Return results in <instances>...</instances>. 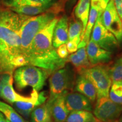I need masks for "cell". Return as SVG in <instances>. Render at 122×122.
Segmentation results:
<instances>
[{
  "label": "cell",
  "mask_w": 122,
  "mask_h": 122,
  "mask_svg": "<svg viewBox=\"0 0 122 122\" xmlns=\"http://www.w3.org/2000/svg\"><path fill=\"white\" fill-rule=\"evenodd\" d=\"M91 0H79L75 9V15L83 24V30L81 34V39L84 35L85 28L88 23L90 11Z\"/></svg>",
  "instance_id": "d6986e66"
},
{
  "label": "cell",
  "mask_w": 122,
  "mask_h": 122,
  "mask_svg": "<svg viewBox=\"0 0 122 122\" xmlns=\"http://www.w3.org/2000/svg\"><path fill=\"white\" fill-rule=\"evenodd\" d=\"M81 41V36L75 37L72 40L68 41L66 44L67 49L68 53L72 54L78 50V45Z\"/></svg>",
  "instance_id": "83f0119b"
},
{
  "label": "cell",
  "mask_w": 122,
  "mask_h": 122,
  "mask_svg": "<svg viewBox=\"0 0 122 122\" xmlns=\"http://www.w3.org/2000/svg\"><path fill=\"white\" fill-rule=\"evenodd\" d=\"M99 15L98 11L94 7L91 6L90 8V11L88 17V23L86 24V28H85V33L83 37L81 39V41L78 45V49L82 48V47H85L87 45L89 41L90 36L92 30H93V26L95 24V22L98 18Z\"/></svg>",
  "instance_id": "44dd1931"
},
{
  "label": "cell",
  "mask_w": 122,
  "mask_h": 122,
  "mask_svg": "<svg viewBox=\"0 0 122 122\" xmlns=\"http://www.w3.org/2000/svg\"><path fill=\"white\" fill-rule=\"evenodd\" d=\"M58 20L55 18L35 36L27 57L28 65L42 68L49 75L64 67L67 62V58L59 57L53 46V32Z\"/></svg>",
  "instance_id": "7a4b0ae2"
},
{
  "label": "cell",
  "mask_w": 122,
  "mask_h": 122,
  "mask_svg": "<svg viewBox=\"0 0 122 122\" xmlns=\"http://www.w3.org/2000/svg\"><path fill=\"white\" fill-rule=\"evenodd\" d=\"M100 16H98L93 28L91 39L101 48L112 52L118 48L119 42L115 36L103 26Z\"/></svg>",
  "instance_id": "30bf717a"
},
{
  "label": "cell",
  "mask_w": 122,
  "mask_h": 122,
  "mask_svg": "<svg viewBox=\"0 0 122 122\" xmlns=\"http://www.w3.org/2000/svg\"><path fill=\"white\" fill-rule=\"evenodd\" d=\"M103 1H104L105 2H106L107 4H108V3H109V2L110 1V0H102Z\"/></svg>",
  "instance_id": "836d02e7"
},
{
  "label": "cell",
  "mask_w": 122,
  "mask_h": 122,
  "mask_svg": "<svg viewBox=\"0 0 122 122\" xmlns=\"http://www.w3.org/2000/svg\"><path fill=\"white\" fill-rule=\"evenodd\" d=\"M47 96L45 92L39 93V98L33 102H16L13 103L15 110L25 118H28L32 111L46 102Z\"/></svg>",
  "instance_id": "2e32d148"
},
{
  "label": "cell",
  "mask_w": 122,
  "mask_h": 122,
  "mask_svg": "<svg viewBox=\"0 0 122 122\" xmlns=\"http://www.w3.org/2000/svg\"><path fill=\"white\" fill-rule=\"evenodd\" d=\"M109 98L114 102L122 105V81L112 82Z\"/></svg>",
  "instance_id": "d4e9b609"
},
{
  "label": "cell",
  "mask_w": 122,
  "mask_h": 122,
  "mask_svg": "<svg viewBox=\"0 0 122 122\" xmlns=\"http://www.w3.org/2000/svg\"><path fill=\"white\" fill-rule=\"evenodd\" d=\"M93 114L101 122H117L122 114V105L114 102L109 97L97 98Z\"/></svg>",
  "instance_id": "ba28073f"
},
{
  "label": "cell",
  "mask_w": 122,
  "mask_h": 122,
  "mask_svg": "<svg viewBox=\"0 0 122 122\" xmlns=\"http://www.w3.org/2000/svg\"><path fill=\"white\" fill-rule=\"evenodd\" d=\"M114 2L116 10L122 22V0H114Z\"/></svg>",
  "instance_id": "4dcf8cb0"
},
{
  "label": "cell",
  "mask_w": 122,
  "mask_h": 122,
  "mask_svg": "<svg viewBox=\"0 0 122 122\" xmlns=\"http://www.w3.org/2000/svg\"><path fill=\"white\" fill-rule=\"evenodd\" d=\"M27 18L10 9H0V74L14 73L16 68L28 65L22 53L20 33Z\"/></svg>",
  "instance_id": "6da1fadb"
},
{
  "label": "cell",
  "mask_w": 122,
  "mask_h": 122,
  "mask_svg": "<svg viewBox=\"0 0 122 122\" xmlns=\"http://www.w3.org/2000/svg\"><path fill=\"white\" fill-rule=\"evenodd\" d=\"M108 72L112 82L122 81V58H118L110 68H108Z\"/></svg>",
  "instance_id": "484cf974"
},
{
  "label": "cell",
  "mask_w": 122,
  "mask_h": 122,
  "mask_svg": "<svg viewBox=\"0 0 122 122\" xmlns=\"http://www.w3.org/2000/svg\"><path fill=\"white\" fill-rule=\"evenodd\" d=\"M55 17L56 14L50 11L35 16L28 17L23 23L20 30L21 48L23 54L27 59L35 36Z\"/></svg>",
  "instance_id": "3957f363"
},
{
  "label": "cell",
  "mask_w": 122,
  "mask_h": 122,
  "mask_svg": "<svg viewBox=\"0 0 122 122\" xmlns=\"http://www.w3.org/2000/svg\"><path fill=\"white\" fill-rule=\"evenodd\" d=\"M67 61L71 62L79 73L82 70L86 69L92 66L88 60L86 48L85 47L78 49V50L75 53L71 54L69 57L67 58Z\"/></svg>",
  "instance_id": "e0dca14e"
},
{
  "label": "cell",
  "mask_w": 122,
  "mask_h": 122,
  "mask_svg": "<svg viewBox=\"0 0 122 122\" xmlns=\"http://www.w3.org/2000/svg\"><path fill=\"white\" fill-rule=\"evenodd\" d=\"M68 93L59 96L50 105L46 103L49 107L51 118L54 122H65L70 112L65 104V96Z\"/></svg>",
  "instance_id": "4fadbf2b"
},
{
  "label": "cell",
  "mask_w": 122,
  "mask_h": 122,
  "mask_svg": "<svg viewBox=\"0 0 122 122\" xmlns=\"http://www.w3.org/2000/svg\"><path fill=\"white\" fill-rule=\"evenodd\" d=\"M100 18L103 26L115 36L118 42H122V22L115 9L114 0H110Z\"/></svg>",
  "instance_id": "9c48e42d"
},
{
  "label": "cell",
  "mask_w": 122,
  "mask_h": 122,
  "mask_svg": "<svg viewBox=\"0 0 122 122\" xmlns=\"http://www.w3.org/2000/svg\"><path fill=\"white\" fill-rule=\"evenodd\" d=\"M65 104L70 112L77 110L92 111V103L87 97L78 92L68 93L65 96Z\"/></svg>",
  "instance_id": "7c38bea8"
},
{
  "label": "cell",
  "mask_w": 122,
  "mask_h": 122,
  "mask_svg": "<svg viewBox=\"0 0 122 122\" xmlns=\"http://www.w3.org/2000/svg\"><path fill=\"white\" fill-rule=\"evenodd\" d=\"M6 122H10L9 121V120L8 119H6Z\"/></svg>",
  "instance_id": "e575fe53"
},
{
  "label": "cell",
  "mask_w": 122,
  "mask_h": 122,
  "mask_svg": "<svg viewBox=\"0 0 122 122\" xmlns=\"http://www.w3.org/2000/svg\"><path fill=\"white\" fill-rule=\"evenodd\" d=\"M117 122H122V114H121V115L120 116V117L119 118Z\"/></svg>",
  "instance_id": "d6a6232c"
},
{
  "label": "cell",
  "mask_w": 122,
  "mask_h": 122,
  "mask_svg": "<svg viewBox=\"0 0 122 122\" xmlns=\"http://www.w3.org/2000/svg\"><path fill=\"white\" fill-rule=\"evenodd\" d=\"M0 122H6V118H5L3 114L0 112Z\"/></svg>",
  "instance_id": "1f68e13d"
},
{
  "label": "cell",
  "mask_w": 122,
  "mask_h": 122,
  "mask_svg": "<svg viewBox=\"0 0 122 122\" xmlns=\"http://www.w3.org/2000/svg\"><path fill=\"white\" fill-rule=\"evenodd\" d=\"M75 91L86 97L93 103L97 99V92L94 85L83 74H79L75 83Z\"/></svg>",
  "instance_id": "9a60e30c"
},
{
  "label": "cell",
  "mask_w": 122,
  "mask_h": 122,
  "mask_svg": "<svg viewBox=\"0 0 122 122\" xmlns=\"http://www.w3.org/2000/svg\"><path fill=\"white\" fill-rule=\"evenodd\" d=\"M68 20L64 15L58 20L55 26L53 37V46L55 49L68 41Z\"/></svg>",
  "instance_id": "5bb4252c"
},
{
  "label": "cell",
  "mask_w": 122,
  "mask_h": 122,
  "mask_svg": "<svg viewBox=\"0 0 122 122\" xmlns=\"http://www.w3.org/2000/svg\"><path fill=\"white\" fill-rule=\"evenodd\" d=\"M79 74L84 75L93 84L97 92V98L109 97L112 81L107 67L100 65H96L82 70Z\"/></svg>",
  "instance_id": "8992f818"
},
{
  "label": "cell",
  "mask_w": 122,
  "mask_h": 122,
  "mask_svg": "<svg viewBox=\"0 0 122 122\" xmlns=\"http://www.w3.org/2000/svg\"><path fill=\"white\" fill-rule=\"evenodd\" d=\"M83 30V24L77 18L72 16L69 23L68 41L72 40L75 37L81 36Z\"/></svg>",
  "instance_id": "4316f807"
},
{
  "label": "cell",
  "mask_w": 122,
  "mask_h": 122,
  "mask_svg": "<svg viewBox=\"0 0 122 122\" xmlns=\"http://www.w3.org/2000/svg\"><path fill=\"white\" fill-rule=\"evenodd\" d=\"M15 13L25 16H35L45 13L49 9L44 7L33 6H19L9 8Z\"/></svg>",
  "instance_id": "603a6c76"
},
{
  "label": "cell",
  "mask_w": 122,
  "mask_h": 122,
  "mask_svg": "<svg viewBox=\"0 0 122 122\" xmlns=\"http://www.w3.org/2000/svg\"><path fill=\"white\" fill-rule=\"evenodd\" d=\"M57 1V0H4V3L9 8L26 5L44 7L50 9Z\"/></svg>",
  "instance_id": "ac0fdd59"
},
{
  "label": "cell",
  "mask_w": 122,
  "mask_h": 122,
  "mask_svg": "<svg viewBox=\"0 0 122 122\" xmlns=\"http://www.w3.org/2000/svg\"><path fill=\"white\" fill-rule=\"evenodd\" d=\"M86 51L92 66L107 63L112 58V52L101 48L92 39L87 44Z\"/></svg>",
  "instance_id": "8fae6325"
},
{
  "label": "cell",
  "mask_w": 122,
  "mask_h": 122,
  "mask_svg": "<svg viewBox=\"0 0 122 122\" xmlns=\"http://www.w3.org/2000/svg\"><path fill=\"white\" fill-rule=\"evenodd\" d=\"M30 122H52L50 108L46 103L37 107L32 111Z\"/></svg>",
  "instance_id": "ffe728a7"
},
{
  "label": "cell",
  "mask_w": 122,
  "mask_h": 122,
  "mask_svg": "<svg viewBox=\"0 0 122 122\" xmlns=\"http://www.w3.org/2000/svg\"><path fill=\"white\" fill-rule=\"evenodd\" d=\"M91 111L77 110L71 111L66 122H100Z\"/></svg>",
  "instance_id": "7402d4cb"
},
{
  "label": "cell",
  "mask_w": 122,
  "mask_h": 122,
  "mask_svg": "<svg viewBox=\"0 0 122 122\" xmlns=\"http://www.w3.org/2000/svg\"><path fill=\"white\" fill-rule=\"evenodd\" d=\"M49 97L46 103L50 105L59 96L75 86L74 72L68 67L60 68L50 75L49 78Z\"/></svg>",
  "instance_id": "5b68a950"
},
{
  "label": "cell",
  "mask_w": 122,
  "mask_h": 122,
  "mask_svg": "<svg viewBox=\"0 0 122 122\" xmlns=\"http://www.w3.org/2000/svg\"><path fill=\"white\" fill-rule=\"evenodd\" d=\"M49 75L48 72L42 68L26 65L16 68L14 71L13 78L18 89L30 87L39 92L43 88Z\"/></svg>",
  "instance_id": "277c9868"
},
{
  "label": "cell",
  "mask_w": 122,
  "mask_h": 122,
  "mask_svg": "<svg viewBox=\"0 0 122 122\" xmlns=\"http://www.w3.org/2000/svg\"><path fill=\"white\" fill-rule=\"evenodd\" d=\"M13 73L0 74V98L11 103L16 102H33L39 98V92L35 90H33L30 97L17 93L13 88Z\"/></svg>",
  "instance_id": "52a82bcc"
},
{
  "label": "cell",
  "mask_w": 122,
  "mask_h": 122,
  "mask_svg": "<svg viewBox=\"0 0 122 122\" xmlns=\"http://www.w3.org/2000/svg\"><path fill=\"white\" fill-rule=\"evenodd\" d=\"M91 6L94 7L98 11L99 15L100 16L106 9L107 4L102 0H91Z\"/></svg>",
  "instance_id": "f1b7e54d"
},
{
  "label": "cell",
  "mask_w": 122,
  "mask_h": 122,
  "mask_svg": "<svg viewBox=\"0 0 122 122\" xmlns=\"http://www.w3.org/2000/svg\"><path fill=\"white\" fill-rule=\"evenodd\" d=\"M0 112H2L10 122H28L11 106L0 101Z\"/></svg>",
  "instance_id": "cb8c5ba5"
},
{
  "label": "cell",
  "mask_w": 122,
  "mask_h": 122,
  "mask_svg": "<svg viewBox=\"0 0 122 122\" xmlns=\"http://www.w3.org/2000/svg\"><path fill=\"white\" fill-rule=\"evenodd\" d=\"M57 49H56L57 53L60 58L65 59L68 57L69 53L67 49L66 44H62Z\"/></svg>",
  "instance_id": "f546056e"
},
{
  "label": "cell",
  "mask_w": 122,
  "mask_h": 122,
  "mask_svg": "<svg viewBox=\"0 0 122 122\" xmlns=\"http://www.w3.org/2000/svg\"></svg>",
  "instance_id": "d590c367"
}]
</instances>
